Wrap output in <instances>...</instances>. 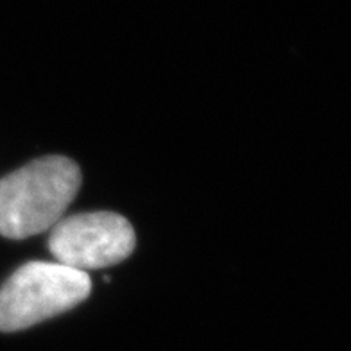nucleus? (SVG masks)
Instances as JSON below:
<instances>
[{"label": "nucleus", "mask_w": 351, "mask_h": 351, "mask_svg": "<svg viewBox=\"0 0 351 351\" xmlns=\"http://www.w3.org/2000/svg\"><path fill=\"white\" fill-rule=\"evenodd\" d=\"M81 169L66 156H45L0 180V235H40L63 219L81 189Z\"/></svg>", "instance_id": "f257e3e1"}, {"label": "nucleus", "mask_w": 351, "mask_h": 351, "mask_svg": "<svg viewBox=\"0 0 351 351\" xmlns=\"http://www.w3.org/2000/svg\"><path fill=\"white\" fill-rule=\"evenodd\" d=\"M92 292L88 273L58 262H29L0 287V332L31 328L83 303Z\"/></svg>", "instance_id": "f03ea898"}, {"label": "nucleus", "mask_w": 351, "mask_h": 351, "mask_svg": "<svg viewBox=\"0 0 351 351\" xmlns=\"http://www.w3.org/2000/svg\"><path fill=\"white\" fill-rule=\"evenodd\" d=\"M134 245L136 237L130 221L113 212L70 215L61 219L49 237L56 262L83 273L121 263Z\"/></svg>", "instance_id": "7ed1b4c3"}]
</instances>
